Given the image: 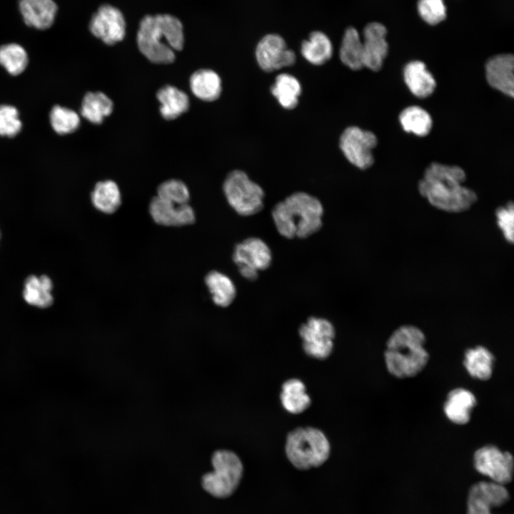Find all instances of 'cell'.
Returning a JSON list of instances; mask_svg holds the SVG:
<instances>
[{"label":"cell","instance_id":"1","mask_svg":"<svg viewBox=\"0 0 514 514\" xmlns=\"http://www.w3.org/2000/svg\"><path fill=\"white\" fill-rule=\"evenodd\" d=\"M466 174L458 166L432 163L418 183L420 196L435 209L448 213L469 211L478 201V195L464 185Z\"/></svg>","mask_w":514,"mask_h":514},{"label":"cell","instance_id":"2","mask_svg":"<svg viewBox=\"0 0 514 514\" xmlns=\"http://www.w3.org/2000/svg\"><path fill=\"white\" fill-rule=\"evenodd\" d=\"M323 206L316 197L295 192L276 203L271 211L274 225L286 238H306L323 225Z\"/></svg>","mask_w":514,"mask_h":514},{"label":"cell","instance_id":"3","mask_svg":"<svg viewBox=\"0 0 514 514\" xmlns=\"http://www.w3.org/2000/svg\"><path fill=\"white\" fill-rule=\"evenodd\" d=\"M423 331L416 326L402 325L395 329L386 343L384 359L388 373L398 378L420 373L429 361Z\"/></svg>","mask_w":514,"mask_h":514},{"label":"cell","instance_id":"4","mask_svg":"<svg viewBox=\"0 0 514 514\" xmlns=\"http://www.w3.org/2000/svg\"><path fill=\"white\" fill-rule=\"evenodd\" d=\"M184 37L181 22L169 14L148 15L140 22L137 33L139 51L155 64H171L175 51L183 47Z\"/></svg>","mask_w":514,"mask_h":514},{"label":"cell","instance_id":"5","mask_svg":"<svg viewBox=\"0 0 514 514\" xmlns=\"http://www.w3.org/2000/svg\"><path fill=\"white\" fill-rule=\"evenodd\" d=\"M285 450L289 462L296 468L305 470L325 463L330 456L331 445L321 430L298 428L287 435Z\"/></svg>","mask_w":514,"mask_h":514},{"label":"cell","instance_id":"6","mask_svg":"<svg viewBox=\"0 0 514 514\" xmlns=\"http://www.w3.org/2000/svg\"><path fill=\"white\" fill-rule=\"evenodd\" d=\"M213 471L202 477L203 489L218 498L232 495L238 488L243 475V465L234 452L218 450L211 457Z\"/></svg>","mask_w":514,"mask_h":514},{"label":"cell","instance_id":"7","mask_svg":"<svg viewBox=\"0 0 514 514\" xmlns=\"http://www.w3.org/2000/svg\"><path fill=\"white\" fill-rule=\"evenodd\" d=\"M223 191L228 204L240 216H253L263 208V188L243 171L229 173L223 181Z\"/></svg>","mask_w":514,"mask_h":514},{"label":"cell","instance_id":"8","mask_svg":"<svg viewBox=\"0 0 514 514\" xmlns=\"http://www.w3.org/2000/svg\"><path fill=\"white\" fill-rule=\"evenodd\" d=\"M232 257L240 274L248 281L256 280L258 272L268 268L272 263L269 246L257 237H249L237 243Z\"/></svg>","mask_w":514,"mask_h":514},{"label":"cell","instance_id":"9","mask_svg":"<svg viewBox=\"0 0 514 514\" xmlns=\"http://www.w3.org/2000/svg\"><path fill=\"white\" fill-rule=\"evenodd\" d=\"M377 143V137L373 132L355 126L346 128L339 141L340 148L346 159L362 170L373 164V150Z\"/></svg>","mask_w":514,"mask_h":514},{"label":"cell","instance_id":"10","mask_svg":"<svg viewBox=\"0 0 514 514\" xmlns=\"http://www.w3.org/2000/svg\"><path fill=\"white\" fill-rule=\"evenodd\" d=\"M473 464L479 473L489 477L498 484L505 485L513 479L514 461L512 454L502 451L494 445H485L476 450Z\"/></svg>","mask_w":514,"mask_h":514},{"label":"cell","instance_id":"11","mask_svg":"<svg viewBox=\"0 0 514 514\" xmlns=\"http://www.w3.org/2000/svg\"><path fill=\"white\" fill-rule=\"evenodd\" d=\"M305 353L317 359L328 358L333 348L335 328L328 320L312 316L298 330Z\"/></svg>","mask_w":514,"mask_h":514},{"label":"cell","instance_id":"12","mask_svg":"<svg viewBox=\"0 0 514 514\" xmlns=\"http://www.w3.org/2000/svg\"><path fill=\"white\" fill-rule=\"evenodd\" d=\"M89 30L96 38L107 45H114L122 41L126 34L124 16L117 8L104 4L93 14L89 22Z\"/></svg>","mask_w":514,"mask_h":514},{"label":"cell","instance_id":"13","mask_svg":"<svg viewBox=\"0 0 514 514\" xmlns=\"http://www.w3.org/2000/svg\"><path fill=\"white\" fill-rule=\"evenodd\" d=\"M256 58L261 69L272 72L296 62L294 51L287 47L284 39L278 34H268L258 42Z\"/></svg>","mask_w":514,"mask_h":514},{"label":"cell","instance_id":"14","mask_svg":"<svg viewBox=\"0 0 514 514\" xmlns=\"http://www.w3.org/2000/svg\"><path fill=\"white\" fill-rule=\"evenodd\" d=\"M509 499V492L504 485L493 481L478 482L468 491L467 514H493V508L505 505Z\"/></svg>","mask_w":514,"mask_h":514},{"label":"cell","instance_id":"15","mask_svg":"<svg viewBox=\"0 0 514 514\" xmlns=\"http://www.w3.org/2000/svg\"><path fill=\"white\" fill-rule=\"evenodd\" d=\"M386 34V28L379 22H371L365 26L362 39L364 67L373 71L381 69L388 52Z\"/></svg>","mask_w":514,"mask_h":514},{"label":"cell","instance_id":"16","mask_svg":"<svg viewBox=\"0 0 514 514\" xmlns=\"http://www.w3.org/2000/svg\"><path fill=\"white\" fill-rule=\"evenodd\" d=\"M148 211L153 220L161 226H182L195 222V212L188 203L177 205L157 196L150 201Z\"/></svg>","mask_w":514,"mask_h":514},{"label":"cell","instance_id":"17","mask_svg":"<svg viewBox=\"0 0 514 514\" xmlns=\"http://www.w3.org/2000/svg\"><path fill=\"white\" fill-rule=\"evenodd\" d=\"M485 77L488 84L503 94L514 95V57L510 54L490 57L485 64Z\"/></svg>","mask_w":514,"mask_h":514},{"label":"cell","instance_id":"18","mask_svg":"<svg viewBox=\"0 0 514 514\" xmlns=\"http://www.w3.org/2000/svg\"><path fill=\"white\" fill-rule=\"evenodd\" d=\"M18 8L24 23L38 30L50 28L58 12L54 0H19Z\"/></svg>","mask_w":514,"mask_h":514},{"label":"cell","instance_id":"19","mask_svg":"<svg viewBox=\"0 0 514 514\" xmlns=\"http://www.w3.org/2000/svg\"><path fill=\"white\" fill-rule=\"evenodd\" d=\"M476 404V398L471 391L463 388H456L448 393L443 411L452 423L465 425L469 423L471 412Z\"/></svg>","mask_w":514,"mask_h":514},{"label":"cell","instance_id":"20","mask_svg":"<svg viewBox=\"0 0 514 514\" xmlns=\"http://www.w3.org/2000/svg\"><path fill=\"white\" fill-rule=\"evenodd\" d=\"M403 78L410 91L418 98L429 96L436 86L433 76L420 61L408 62L403 69Z\"/></svg>","mask_w":514,"mask_h":514},{"label":"cell","instance_id":"21","mask_svg":"<svg viewBox=\"0 0 514 514\" xmlns=\"http://www.w3.org/2000/svg\"><path fill=\"white\" fill-rule=\"evenodd\" d=\"M494 361L493 354L478 345L465 351L463 364L470 377L486 381L492 377Z\"/></svg>","mask_w":514,"mask_h":514},{"label":"cell","instance_id":"22","mask_svg":"<svg viewBox=\"0 0 514 514\" xmlns=\"http://www.w3.org/2000/svg\"><path fill=\"white\" fill-rule=\"evenodd\" d=\"M160 113L163 119L173 120L185 113L189 108V98L183 91L173 86L166 85L156 94Z\"/></svg>","mask_w":514,"mask_h":514},{"label":"cell","instance_id":"23","mask_svg":"<svg viewBox=\"0 0 514 514\" xmlns=\"http://www.w3.org/2000/svg\"><path fill=\"white\" fill-rule=\"evenodd\" d=\"M189 85L193 94L206 101L216 100L222 91L220 76L211 69L195 71L190 77Z\"/></svg>","mask_w":514,"mask_h":514},{"label":"cell","instance_id":"24","mask_svg":"<svg viewBox=\"0 0 514 514\" xmlns=\"http://www.w3.org/2000/svg\"><path fill=\"white\" fill-rule=\"evenodd\" d=\"M52 281L46 275L29 276L24 282L23 297L29 305L45 308L53 303Z\"/></svg>","mask_w":514,"mask_h":514},{"label":"cell","instance_id":"25","mask_svg":"<svg viewBox=\"0 0 514 514\" xmlns=\"http://www.w3.org/2000/svg\"><path fill=\"white\" fill-rule=\"evenodd\" d=\"M205 283L216 306L225 308L233 302L236 288L233 281L226 274L218 271H211L206 274Z\"/></svg>","mask_w":514,"mask_h":514},{"label":"cell","instance_id":"26","mask_svg":"<svg viewBox=\"0 0 514 514\" xmlns=\"http://www.w3.org/2000/svg\"><path fill=\"white\" fill-rule=\"evenodd\" d=\"M114 109L112 101L101 91L86 93L81 101V115L88 121L100 124Z\"/></svg>","mask_w":514,"mask_h":514},{"label":"cell","instance_id":"27","mask_svg":"<svg viewBox=\"0 0 514 514\" xmlns=\"http://www.w3.org/2000/svg\"><path fill=\"white\" fill-rule=\"evenodd\" d=\"M91 199L97 210L106 214L116 212L121 203L119 188L111 180L98 182L91 192Z\"/></svg>","mask_w":514,"mask_h":514},{"label":"cell","instance_id":"28","mask_svg":"<svg viewBox=\"0 0 514 514\" xmlns=\"http://www.w3.org/2000/svg\"><path fill=\"white\" fill-rule=\"evenodd\" d=\"M280 398L283 408L293 414L303 412L311 404L305 385L297 378H291L283 383Z\"/></svg>","mask_w":514,"mask_h":514},{"label":"cell","instance_id":"29","mask_svg":"<svg viewBox=\"0 0 514 514\" xmlns=\"http://www.w3.org/2000/svg\"><path fill=\"white\" fill-rule=\"evenodd\" d=\"M301 54L311 64L322 65L332 56L333 46L329 38L321 31H313L303 41Z\"/></svg>","mask_w":514,"mask_h":514},{"label":"cell","instance_id":"30","mask_svg":"<svg viewBox=\"0 0 514 514\" xmlns=\"http://www.w3.org/2000/svg\"><path fill=\"white\" fill-rule=\"evenodd\" d=\"M341 62L349 69L357 71L363 69V43L358 31L353 27L348 28L339 51Z\"/></svg>","mask_w":514,"mask_h":514},{"label":"cell","instance_id":"31","mask_svg":"<svg viewBox=\"0 0 514 514\" xmlns=\"http://www.w3.org/2000/svg\"><path fill=\"white\" fill-rule=\"evenodd\" d=\"M271 91L282 107L293 109L298 105L301 86L293 76L281 74L276 76Z\"/></svg>","mask_w":514,"mask_h":514},{"label":"cell","instance_id":"32","mask_svg":"<svg viewBox=\"0 0 514 514\" xmlns=\"http://www.w3.org/2000/svg\"><path fill=\"white\" fill-rule=\"evenodd\" d=\"M399 121L405 131L421 137L427 136L433 126L430 115L418 106L404 109L399 115Z\"/></svg>","mask_w":514,"mask_h":514},{"label":"cell","instance_id":"33","mask_svg":"<svg viewBox=\"0 0 514 514\" xmlns=\"http://www.w3.org/2000/svg\"><path fill=\"white\" fill-rule=\"evenodd\" d=\"M29 58L26 50L17 43L0 45V66L11 76L21 74L27 68Z\"/></svg>","mask_w":514,"mask_h":514},{"label":"cell","instance_id":"34","mask_svg":"<svg viewBox=\"0 0 514 514\" xmlns=\"http://www.w3.org/2000/svg\"><path fill=\"white\" fill-rule=\"evenodd\" d=\"M53 131L61 136L76 131L80 126L81 119L74 110L61 105H54L49 114Z\"/></svg>","mask_w":514,"mask_h":514},{"label":"cell","instance_id":"35","mask_svg":"<svg viewBox=\"0 0 514 514\" xmlns=\"http://www.w3.org/2000/svg\"><path fill=\"white\" fill-rule=\"evenodd\" d=\"M157 196L177 205L188 203L190 193L186 185L178 179H169L159 185Z\"/></svg>","mask_w":514,"mask_h":514},{"label":"cell","instance_id":"36","mask_svg":"<svg viewBox=\"0 0 514 514\" xmlns=\"http://www.w3.org/2000/svg\"><path fill=\"white\" fill-rule=\"evenodd\" d=\"M22 126L18 109L11 104H0V136L15 137Z\"/></svg>","mask_w":514,"mask_h":514},{"label":"cell","instance_id":"37","mask_svg":"<svg viewBox=\"0 0 514 514\" xmlns=\"http://www.w3.org/2000/svg\"><path fill=\"white\" fill-rule=\"evenodd\" d=\"M495 223L505 242L514 241V206L512 201L498 206L495 212Z\"/></svg>","mask_w":514,"mask_h":514},{"label":"cell","instance_id":"38","mask_svg":"<svg viewBox=\"0 0 514 514\" xmlns=\"http://www.w3.org/2000/svg\"><path fill=\"white\" fill-rule=\"evenodd\" d=\"M417 9L420 18L430 25H436L446 18L443 0H418Z\"/></svg>","mask_w":514,"mask_h":514}]
</instances>
